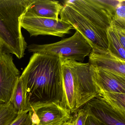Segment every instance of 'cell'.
<instances>
[{"mask_svg":"<svg viewBox=\"0 0 125 125\" xmlns=\"http://www.w3.org/2000/svg\"><path fill=\"white\" fill-rule=\"evenodd\" d=\"M20 77L26 110L52 104L61 105L63 82L60 56L33 53Z\"/></svg>","mask_w":125,"mask_h":125,"instance_id":"1","label":"cell"},{"mask_svg":"<svg viewBox=\"0 0 125 125\" xmlns=\"http://www.w3.org/2000/svg\"><path fill=\"white\" fill-rule=\"evenodd\" d=\"M34 0H0V42L2 51L24 57L27 44L21 32L20 20Z\"/></svg>","mask_w":125,"mask_h":125,"instance_id":"2","label":"cell"},{"mask_svg":"<svg viewBox=\"0 0 125 125\" xmlns=\"http://www.w3.org/2000/svg\"><path fill=\"white\" fill-rule=\"evenodd\" d=\"M29 52L60 56L62 59L83 63L92 49L84 37L77 31L71 37L48 44H32L27 47Z\"/></svg>","mask_w":125,"mask_h":125,"instance_id":"3","label":"cell"},{"mask_svg":"<svg viewBox=\"0 0 125 125\" xmlns=\"http://www.w3.org/2000/svg\"><path fill=\"white\" fill-rule=\"evenodd\" d=\"M119 0H68L71 7L99 29L106 32L114 18Z\"/></svg>","mask_w":125,"mask_h":125,"instance_id":"4","label":"cell"},{"mask_svg":"<svg viewBox=\"0 0 125 125\" xmlns=\"http://www.w3.org/2000/svg\"><path fill=\"white\" fill-rule=\"evenodd\" d=\"M60 15L61 20L71 24L82 35L93 51L99 53L108 52L106 32L94 25L67 5H63Z\"/></svg>","mask_w":125,"mask_h":125,"instance_id":"5","label":"cell"},{"mask_svg":"<svg viewBox=\"0 0 125 125\" xmlns=\"http://www.w3.org/2000/svg\"><path fill=\"white\" fill-rule=\"evenodd\" d=\"M77 111L98 95L90 71L88 63L71 60Z\"/></svg>","mask_w":125,"mask_h":125,"instance_id":"6","label":"cell"},{"mask_svg":"<svg viewBox=\"0 0 125 125\" xmlns=\"http://www.w3.org/2000/svg\"><path fill=\"white\" fill-rule=\"evenodd\" d=\"M21 27L28 31L31 36L52 35L63 37L74 29L70 24L59 19L58 20L22 16Z\"/></svg>","mask_w":125,"mask_h":125,"instance_id":"7","label":"cell"},{"mask_svg":"<svg viewBox=\"0 0 125 125\" xmlns=\"http://www.w3.org/2000/svg\"><path fill=\"white\" fill-rule=\"evenodd\" d=\"M20 72L10 54L0 52V104L10 102Z\"/></svg>","mask_w":125,"mask_h":125,"instance_id":"8","label":"cell"},{"mask_svg":"<svg viewBox=\"0 0 125 125\" xmlns=\"http://www.w3.org/2000/svg\"><path fill=\"white\" fill-rule=\"evenodd\" d=\"M84 108L88 115L104 125H125V115L98 95L88 101Z\"/></svg>","mask_w":125,"mask_h":125,"instance_id":"9","label":"cell"},{"mask_svg":"<svg viewBox=\"0 0 125 125\" xmlns=\"http://www.w3.org/2000/svg\"><path fill=\"white\" fill-rule=\"evenodd\" d=\"M32 111L37 125H62L73 120L71 114L58 104H48Z\"/></svg>","mask_w":125,"mask_h":125,"instance_id":"10","label":"cell"},{"mask_svg":"<svg viewBox=\"0 0 125 125\" xmlns=\"http://www.w3.org/2000/svg\"><path fill=\"white\" fill-rule=\"evenodd\" d=\"M90 69L98 93L102 91L125 94V77L106 71L92 65H90Z\"/></svg>","mask_w":125,"mask_h":125,"instance_id":"11","label":"cell"},{"mask_svg":"<svg viewBox=\"0 0 125 125\" xmlns=\"http://www.w3.org/2000/svg\"><path fill=\"white\" fill-rule=\"evenodd\" d=\"M61 63L63 82L61 106L72 114L77 112V110L71 61L61 58Z\"/></svg>","mask_w":125,"mask_h":125,"instance_id":"12","label":"cell"},{"mask_svg":"<svg viewBox=\"0 0 125 125\" xmlns=\"http://www.w3.org/2000/svg\"><path fill=\"white\" fill-rule=\"evenodd\" d=\"M90 65L125 77V60L118 58L109 52L99 53L92 50L89 55Z\"/></svg>","mask_w":125,"mask_h":125,"instance_id":"13","label":"cell"},{"mask_svg":"<svg viewBox=\"0 0 125 125\" xmlns=\"http://www.w3.org/2000/svg\"><path fill=\"white\" fill-rule=\"evenodd\" d=\"M63 8L60 2L52 0H34L23 16L29 17L47 18L58 20Z\"/></svg>","mask_w":125,"mask_h":125,"instance_id":"14","label":"cell"},{"mask_svg":"<svg viewBox=\"0 0 125 125\" xmlns=\"http://www.w3.org/2000/svg\"><path fill=\"white\" fill-rule=\"evenodd\" d=\"M108 52L112 55L125 60V48L122 46L112 24L106 31Z\"/></svg>","mask_w":125,"mask_h":125,"instance_id":"15","label":"cell"},{"mask_svg":"<svg viewBox=\"0 0 125 125\" xmlns=\"http://www.w3.org/2000/svg\"><path fill=\"white\" fill-rule=\"evenodd\" d=\"M10 102L17 114H20L26 111L24 88L22 81L20 77L14 87Z\"/></svg>","mask_w":125,"mask_h":125,"instance_id":"16","label":"cell"},{"mask_svg":"<svg viewBox=\"0 0 125 125\" xmlns=\"http://www.w3.org/2000/svg\"><path fill=\"white\" fill-rule=\"evenodd\" d=\"M116 110L125 115V94L98 92V95Z\"/></svg>","mask_w":125,"mask_h":125,"instance_id":"17","label":"cell"},{"mask_svg":"<svg viewBox=\"0 0 125 125\" xmlns=\"http://www.w3.org/2000/svg\"><path fill=\"white\" fill-rule=\"evenodd\" d=\"M18 115L10 102L0 104V125H9Z\"/></svg>","mask_w":125,"mask_h":125,"instance_id":"18","label":"cell"},{"mask_svg":"<svg viewBox=\"0 0 125 125\" xmlns=\"http://www.w3.org/2000/svg\"><path fill=\"white\" fill-rule=\"evenodd\" d=\"M112 23L115 26L125 29V0H119Z\"/></svg>","mask_w":125,"mask_h":125,"instance_id":"19","label":"cell"},{"mask_svg":"<svg viewBox=\"0 0 125 125\" xmlns=\"http://www.w3.org/2000/svg\"><path fill=\"white\" fill-rule=\"evenodd\" d=\"M77 111L76 117L73 119V125H85L87 118L88 117V113L86 109L83 108L80 109Z\"/></svg>","mask_w":125,"mask_h":125,"instance_id":"20","label":"cell"},{"mask_svg":"<svg viewBox=\"0 0 125 125\" xmlns=\"http://www.w3.org/2000/svg\"><path fill=\"white\" fill-rule=\"evenodd\" d=\"M29 111L28 110L19 114L17 117L9 125H24L28 118Z\"/></svg>","mask_w":125,"mask_h":125,"instance_id":"21","label":"cell"},{"mask_svg":"<svg viewBox=\"0 0 125 125\" xmlns=\"http://www.w3.org/2000/svg\"><path fill=\"white\" fill-rule=\"evenodd\" d=\"M115 31L116 32L120 42L124 48H125V29L114 25L112 22Z\"/></svg>","mask_w":125,"mask_h":125,"instance_id":"22","label":"cell"},{"mask_svg":"<svg viewBox=\"0 0 125 125\" xmlns=\"http://www.w3.org/2000/svg\"><path fill=\"white\" fill-rule=\"evenodd\" d=\"M85 125H104L91 116L88 115Z\"/></svg>","mask_w":125,"mask_h":125,"instance_id":"23","label":"cell"},{"mask_svg":"<svg viewBox=\"0 0 125 125\" xmlns=\"http://www.w3.org/2000/svg\"><path fill=\"white\" fill-rule=\"evenodd\" d=\"M29 115L27 120L26 121V123L24 125H37L33 120L31 117V111H29Z\"/></svg>","mask_w":125,"mask_h":125,"instance_id":"24","label":"cell"},{"mask_svg":"<svg viewBox=\"0 0 125 125\" xmlns=\"http://www.w3.org/2000/svg\"><path fill=\"white\" fill-rule=\"evenodd\" d=\"M72 121L66 123L64 124H63L62 125H73V124H72Z\"/></svg>","mask_w":125,"mask_h":125,"instance_id":"25","label":"cell"},{"mask_svg":"<svg viewBox=\"0 0 125 125\" xmlns=\"http://www.w3.org/2000/svg\"><path fill=\"white\" fill-rule=\"evenodd\" d=\"M2 51V46L1 42H0V52H1Z\"/></svg>","mask_w":125,"mask_h":125,"instance_id":"26","label":"cell"},{"mask_svg":"<svg viewBox=\"0 0 125 125\" xmlns=\"http://www.w3.org/2000/svg\"></svg>","mask_w":125,"mask_h":125,"instance_id":"27","label":"cell"}]
</instances>
